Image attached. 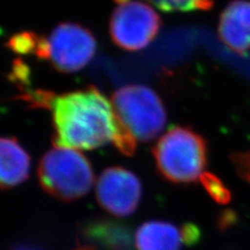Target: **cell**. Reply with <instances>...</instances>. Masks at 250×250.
Segmentation results:
<instances>
[{"label":"cell","instance_id":"11","mask_svg":"<svg viewBox=\"0 0 250 250\" xmlns=\"http://www.w3.org/2000/svg\"><path fill=\"white\" fill-rule=\"evenodd\" d=\"M84 236L104 250H134L130 231L112 221H96L85 226Z\"/></svg>","mask_w":250,"mask_h":250},{"label":"cell","instance_id":"2","mask_svg":"<svg viewBox=\"0 0 250 250\" xmlns=\"http://www.w3.org/2000/svg\"><path fill=\"white\" fill-rule=\"evenodd\" d=\"M206 140L188 127L175 126L153 147L156 167L163 177L174 184L195 182L207 166Z\"/></svg>","mask_w":250,"mask_h":250},{"label":"cell","instance_id":"17","mask_svg":"<svg viewBox=\"0 0 250 250\" xmlns=\"http://www.w3.org/2000/svg\"><path fill=\"white\" fill-rule=\"evenodd\" d=\"M12 250H40V249L31 244H20V245L15 246Z\"/></svg>","mask_w":250,"mask_h":250},{"label":"cell","instance_id":"13","mask_svg":"<svg viewBox=\"0 0 250 250\" xmlns=\"http://www.w3.org/2000/svg\"><path fill=\"white\" fill-rule=\"evenodd\" d=\"M199 178L209 196L219 205H228L231 200L230 191L218 176L209 172H203Z\"/></svg>","mask_w":250,"mask_h":250},{"label":"cell","instance_id":"5","mask_svg":"<svg viewBox=\"0 0 250 250\" xmlns=\"http://www.w3.org/2000/svg\"><path fill=\"white\" fill-rule=\"evenodd\" d=\"M96 52L91 31L75 23H62L47 38H40L39 59L48 61L60 72L73 73L87 66Z\"/></svg>","mask_w":250,"mask_h":250},{"label":"cell","instance_id":"1","mask_svg":"<svg viewBox=\"0 0 250 250\" xmlns=\"http://www.w3.org/2000/svg\"><path fill=\"white\" fill-rule=\"evenodd\" d=\"M50 108L56 147L91 150L112 142L117 148H124L134 139L112 101L94 85L54 96Z\"/></svg>","mask_w":250,"mask_h":250},{"label":"cell","instance_id":"15","mask_svg":"<svg viewBox=\"0 0 250 250\" xmlns=\"http://www.w3.org/2000/svg\"><path fill=\"white\" fill-rule=\"evenodd\" d=\"M231 160L240 176L250 183V151L233 153Z\"/></svg>","mask_w":250,"mask_h":250},{"label":"cell","instance_id":"18","mask_svg":"<svg viewBox=\"0 0 250 250\" xmlns=\"http://www.w3.org/2000/svg\"><path fill=\"white\" fill-rule=\"evenodd\" d=\"M76 250H96V249L94 247H91V246H83V247H81Z\"/></svg>","mask_w":250,"mask_h":250},{"label":"cell","instance_id":"10","mask_svg":"<svg viewBox=\"0 0 250 250\" xmlns=\"http://www.w3.org/2000/svg\"><path fill=\"white\" fill-rule=\"evenodd\" d=\"M135 243L137 250H179L182 231L168 222L149 221L137 229Z\"/></svg>","mask_w":250,"mask_h":250},{"label":"cell","instance_id":"12","mask_svg":"<svg viewBox=\"0 0 250 250\" xmlns=\"http://www.w3.org/2000/svg\"><path fill=\"white\" fill-rule=\"evenodd\" d=\"M165 12L208 11L212 9L214 0H147Z\"/></svg>","mask_w":250,"mask_h":250},{"label":"cell","instance_id":"7","mask_svg":"<svg viewBox=\"0 0 250 250\" xmlns=\"http://www.w3.org/2000/svg\"><path fill=\"white\" fill-rule=\"evenodd\" d=\"M142 188L132 172L121 168L105 169L96 185V197L106 212L117 217H126L139 206Z\"/></svg>","mask_w":250,"mask_h":250},{"label":"cell","instance_id":"3","mask_svg":"<svg viewBox=\"0 0 250 250\" xmlns=\"http://www.w3.org/2000/svg\"><path fill=\"white\" fill-rule=\"evenodd\" d=\"M38 177L45 192L64 201L84 196L94 183L87 158L66 147H56L44 154L39 164Z\"/></svg>","mask_w":250,"mask_h":250},{"label":"cell","instance_id":"9","mask_svg":"<svg viewBox=\"0 0 250 250\" xmlns=\"http://www.w3.org/2000/svg\"><path fill=\"white\" fill-rule=\"evenodd\" d=\"M30 158L18 141L2 138L0 141V184L2 189L20 185L28 177Z\"/></svg>","mask_w":250,"mask_h":250},{"label":"cell","instance_id":"14","mask_svg":"<svg viewBox=\"0 0 250 250\" xmlns=\"http://www.w3.org/2000/svg\"><path fill=\"white\" fill-rule=\"evenodd\" d=\"M40 38V36H38L35 33H27V31H25V33H20L13 36L7 45H9L13 51L17 53L35 54Z\"/></svg>","mask_w":250,"mask_h":250},{"label":"cell","instance_id":"8","mask_svg":"<svg viewBox=\"0 0 250 250\" xmlns=\"http://www.w3.org/2000/svg\"><path fill=\"white\" fill-rule=\"evenodd\" d=\"M218 36L233 52L250 51V1L232 0L228 4L219 19Z\"/></svg>","mask_w":250,"mask_h":250},{"label":"cell","instance_id":"6","mask_svg":"<svg viewBox=\"0 0 250 250\" xmlns=\"http://www.w3.org/2000/svg\"><path fill=\"white\" fill-rule=\"evenodd\" d=\"M116 7L109 19V35L119 48L142 50L158 36L162 26L159 14L139 0H115Z\"/></svg>","mask_w":250,"mask_h":250},{"label":"cell","instance_id":"4","mask_svg":"<svg viewBox=\"0 0 250 250\" xmlns=\"http://www.w3.org/2000/svg\"><path fill=\"white\" fill-rule=\"evenodd\" d=\"M112 104L119 119L137 140L148 142L165 127V107L158 94L147 85L119 88L113 94Z\"/></svg>","mask_w":250,"mask_h":250},{"label":"cell","instance_id":"16","mask_svg":"<svg viewBox=\"0 0 250 250\" xmlns=\"http://www.w3.org/2000/svg\"><path fill=\"white\" fill-rule=\"evenodd\" d=\"M183 243L186 245H194L200 240V229L194 224H185L182 229Z\"/></svg>","mask_w":250,"mask_h":250}]
</instances>
